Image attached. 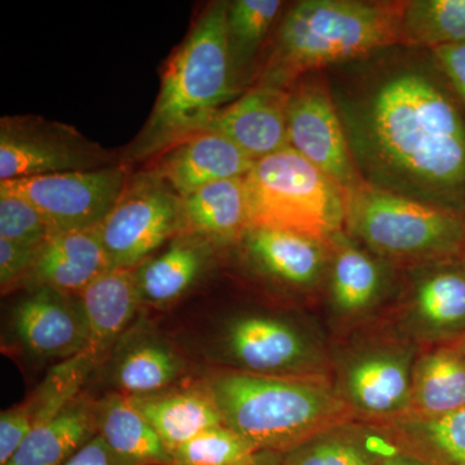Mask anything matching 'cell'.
I'll list each match as a JSON object with an SVG mask.
<instances>
[{"label": "cell", "mask_w": 465, "mask_h": 465, "mask_svg": "<svg viewBox=\"0 0 465 465\" xmlns=\"http://www.w3.org/2000/svg\"><path fill=\"white\" fill-rule=\"evenodd\" d=\"M324 73L363 183L465 213V110L432 52L391 45Z\"/></svg>", "instance_id": "cell-1"}, {"label": "cell", "mask_w": 465, "mask_h": 465, "mask_svg": "<svg viewBox=\"0 0 465 465\" xmlns=\"http://www.w3.org/2000/svg\"><path fill=\"white\" fill-rule=\"evenodd\" d=\"M403 2L302 0L287 9L256 84L289 91L302 76L400 45Z\"/></svg>", "instance_id": "cell-2"}, {"label": "cell", "mask_w": 465, "mask_h": 465, "mask_svg": "<svg viewBox=\"0 0 465 465\" xmlns=\"http://www.w3.org/2000/svg\"><path fill=\"white\" fill-rule=\"evenodd\" d=\"M228 5H208L171 56L154 109L128 150V158L154 157L202 133L220 110L240 96L226 35Z\"/></svg>", "instance_id": "cell-3"}, {"label": "cell", "mask_w": 465, "mask_h": 465, "mask_svg": "<svg viewBox=\"0 0 465 465\" xmlns=\"http://www.w3.org/2000/svg\"><path fill=\"white\" fill-rule=\"evenodd\" d=\"M223 423L259 451L283 454L356 415L331 381L274 378L219 369L203 379Z\"/></svg>", "instance_id": "cell-4"}, {"label": "cell", "mask_w": 465, "mask_h": 465, "mask_svg": "<svg viewBox=\"0 0 465 465\" xmlns=\"http://www.w3.org/2000/svg\"><path fill=\"white\" fill-rule=\"evenodd\" d=\"M344 231L400 272L460 258L465 213L360 183L342 191Z\"/></svg>", "instance_id": "cell-5"}, {"label": "cell", "mask_w": 465, "mask_h": 465, "mask_svg": "<svg viewBox=\"0 0 465 465\" xmlns=\"http://www.w3.org/2000/svg\"><path fill=\"white\" fill-rule=\"evenodd\" d=\"M244 180L251 228L299 232L322 242L344 231L342 189L290 146L256 161Z\"/></svg>", "instance_id": "cell-6"}, {"label": "cell", "mask_w": 465, "mask_h": 465, "mask_svg": "<svg viewBox=\"0 0 465 465\" xmlns=\"http://www.w3.org/2000/svg\"><path fill=\"white\" fill-rule=\"evenodd\" d=\"M344 339V345L331 349L332 384L342 402L367 423L406 415L421 348L381 323Z\"/></svg>", "instance_id": "cell-7"}, {"label": "cell", "mask_w": 465, "mask_h": 465, "mask_svg": "<svg viewBox=\"0 0 465 465\" xmlns=\"http://www.w3.org/2000/svg\"><path fill=\"white\" fill-rule=\"evenodd\" d=\"M213 356L226 370L332 381V351L316 331L278 314L244 312L217 330Z\"/></svg>", "instance_id": "cell-8"}, {"label": "cell", "mask_w": 465, "mask_h": 465, "mask_svg": "<svg viewBox=\"0 0 465 465\" xmlns=\"http://www.w3.org/2000/svg\"><path fill=\"white\" fill-rule=\"evenodd\" d=\"M329 249L322 293L327 322L336 335L348 338L384 321L399 295L402 272L345 231L330 238Z\"/></svg>", "instance_id": "cell-9"}, {"label": "cell", "mask_w": 465, "mask_h": 465, "mask_svg": "<svg viewBox=\"0 0 465 465\" xmlns=\"http://www.w3.org/2000/svg\"><path fill=\"white\" fill-rule=\"evenodd\" d=\"M96 231L112 268L136 269L185 232L183 198L154 170L134 174Z\"/></svg>", "instance_id": "cell-10"}, {"label": "cell", "mask_w": 465, "mask_h": 465, "mask_svg": "<svg viewBox=\"0 0 465 465\" xmlns=\"http://www.w3.org/2000/svg\"><path fill=\"white\" fill-rule=\"evenodd\" d=\"M381 324L420 348L458 341L465 335L461 256L402 272L399 295Z\"/></svg>", "instance_id": "cell-11"}, {"label": "cell", "mask_w": 465, "mask_h": 465, "mask_svg": "<svg viewBox=\"0 0 465 465\" xmlns=\"http://www.w3.org/2000/svg\"><path fill=\"white\" fill-rule=\"evenodd\" d=\"M109 166V153L70 125L39 116L0 122V182Z\"/></svg>", "instance_id": "cell-12"}, {"label": "cell", "mask_w": 465, "mask_h": 465, "mask_svg": "<svg viewBox=\"0 0 465 465\" xmlns=\"http://www.w3.org/2000/svg\"><path fill=\"white\" fill-rule=\"evenodd\" d=\"M130 174L121 164L0 182V194L33 204L54 232L92 231L109 215Z\"/></svg>", "instance_id": "cell-13"}, {"label": "cell", "mask_w": 465, "mask_h": 465, "mask_svg": "<svg viewBox=\"0 0 465 465\" xmlns=\"http://www.w3.org/2000/svg\"><path fill=\"white\" fill-rule=\"evenodd\" d=\"M290 148L345 189L362 183L351 158L324 70L302 76L289 90Z\"/></svg>", "instance_id": "cell-14"}, {"label": "cell", "mask_w": 465, "mask_h": 465, "mask_svg": "<svg viewBox=\"0 0 465 465\" xmlns=\"http://www.w3.org/2000/svg\"><path fill=\"white\" fill-rule=\"evenodd\" d=\"M251 272L292 298L322 296L329 271V242L278 229L250 228L241 242Z\"/></svg>", "instance_id": "cell-15"}, {"label": "cell", "mask_w": 465, "mask_h": 465, "mask_svg": "<svg viewBox=\"0 0 465 465\" xmlns=\"http://www.w3.org/2000/svg\"><path fill=\"white\" fill-rule=\"evenodd\" d=\"M18 342L33 356L65 361L84 351L88 327L79 296L30 290L12 313Z\"/></svg>", "instance_id": "cell-16"}, {"label": "cell", "mask_w": 465, "mask_h": 465, "mask_svg": "<svg viewBox=\"0 0 465 465\" xmlns=\"http://www.w3.org/2000/svg\"><path fill=\"white\" fill-rule=\"evenodd\" d=\"M106 365L115 391L131 397L168 390L186 367L173 342L145 318H137L116 342Z\"/></svg>", "instance_id": "cell-17"}, {"label": "cell", "mask_w": 465, "mask_h": 465, "mask_svg": "<svg viewBox=\"0 0 465 465\" xmlns=\"http://www.w3.org/2000/svg\"><path fill=\"white\" fill-rule=\"evenodd\" d=\"M289 91L255 84L217 113L206 130L224 134L252 161L289 148Z\"/></svg>", "instance_id": "cell-18"}, {"label": "cell", "mask_w": 465, "mask_h": 465, "mask_svg": "<svg viewBox=\"0 0 465 465\" xmlns=\"http://www.w3.org/2000/svg\"><path fill=\"white\" fill-rule=\"evenodd\" d=\"M253 163L224 134L204 130L159 154L154 171L186 198L208 183L246 176Z\"/></svg>", "instance_id": "cell-19"}, {"label": "cell", "mask_w": 465, "mask_h": 465, "mask_svg": "<svg viewBox=\"0 0 465 465\" xmlns=\"http://www.w3.org/2000/svg\"><path fill=\"white\" fill-rule=\"evenodd\" d=\"M97 369L88 354L81 351L54 366L29 399L2 411L0 465L11 460L34 428L48 423L78 399L82 387Z\"/></svg>", "instance_id": "cell-20"}, {"label": "cell", "mask_w": 465, "mask_h": 465, "mask_svg": "<svg viewBox=\"0 0 465 465\" xmlns=\"http://www.w3.org/2000/svg\"><path fill=\"white\" fill-rule=\"evenodd\" d=\"M109 269L113 268L96 229L54 232L36 250L32 269L21 287L78 296Z\"/></svg>", "instance_id": "cell-21"}, {"label": "cell", "mask_w": 465, "mask_h": 465, "mask_svg": "<svg viewBox=\"0 0 465 465\" xmlns=\"http://www.w3.org/2000/svg\"><path fill=\"white\" fill-rule=\"evenodd\" d=\"M88 327L84 353L106 365L116 342L136 322L140 302L134 269H109L79 293Z\"/></svg>", "instance_id": "cell-22"}, {"label": "cell", "mask_w": 465, "mask_h": 465, "mask_svg": "<svg viewBox=\"0 0 465 465\" xmlns=\"http://www.w3.org/2000/svg\"><path fill=\"white\" fill-rule=\"evenodd\" d=\"M219 247L200 235L183 232L134 269L142 305L173 304L201 282L213 264Z\"/></svg>", "instance_id": "cell-23"}, {"label": "cell", "mask_w": 465, "mask_h": 465, "mask_svg": "<svg viewBox=\"0 0 465 465\" xmlns=\"http://www.w3.org/2000/svg\"><path fill=\"white\" fill-rule=\"evenodd\" d=\"M130 399L170 454L204 430L224 424L203 381Z\"/></svg>", "instance_id": "cell-24"}, {"label": "cell", "mask_w": 465, "mask_h": 465, "mask_svg": "<svg viewBox=\"0 0 465 465\" xmlns=\"http://www.w3.org/2000/svg\"><path fill=\"white\" fill-rule=\"evenodd\" d=\"M185 232L215 246L240 243L251 228L249 194L244 177L208 183L183 198Z\"/></svg>", "instance_id": "cell-25"}, {"label": "cell", "mask_w": 465, "mask_h": 465, "mask_svg": "<svg viewBox=\"0 0 465 465\" xmlns=\"http://www.w3.org/2000/svg\"><path fill=\"white\" fill-rule=\"evenodd\" d=\"M397 446L376 424L333 425L283 452V465H379Z\"/></svg>", "instance_id": "cell-26"}, {"label": "cell", "mask_w": 465, "mask_h": 465, "mask_svg": "<svg viewBox=\"0 0 465 465\" xmlns=\"http://www.w3.org/2000/svg\"><path fill=\"white\" fill-rule=\"evenodd\" d=\"M465 409V358L454 344L421 348L406 415L439 418Z\"/></svg>", "instance_id": "cell-27"}, {"label": "cell", "mask_w": 465, "mask_h": 465, "mask_svg": "<svg viewBox=\"0 0 465 465\" xmlns=\"http://www.w3.org/2000/svg\"><path fill=\"white\" fill-rule=\"evenodd\" d=\"M96 430L118 465H171V454L130 396L112 391L96 401Z\"/></svg>", "instance_id": "cell-28"}, {"label": "cell", "mask_w": 465, "mask_h": 465, "mask_svg": "<svg viewBox=\"0 0 465 465\" xmlns=\"http://www.w3.org/2000/svg\"><path fill=\"white\" fill-rule=\"evenodd\" d=\"M96 433V401L79 396L56 418L34 428L5 465H63Z\"/></svg>", "instance_id": "cell-29"}, {"label": "cell", "mask_w": 465, "mask_h": 465, "mask_svg": "<svg viewBox=\"0 0 465 465\" xmlns=\"http://www.w3.org/2000/svg\"><path fill=\"white\" fill-rule=\"evenodd\" d=\"M376 425L397 448L430 465H465V409L439 418L403 415Z\"/></svg>", "instance_id": "cell-30"}, {"label": "cell", "mask_w": 465, "mask_h": 465, "mask_svg": "<svg viewBox=\"0 0 465 465\" xmlns=\"http://www.w3.org/2000/svg\"><path fill=\"white\" fill-rule=\"evenodd\" d=\"M283 5L280 0L229 2L226 35L235 84L241 92L247 81H251L255 58L280 16Z\"/></svg>", "instance_id": "cell-31"}, {"label": "cell", "mask_w": 465, "mask_h": 465, "mask_svg": "<svg viewBox=\"0 0 465 465\" xmlns=\"http://www.w3.org/2000/svg\"><path fill=\"white\" fill-rule=\"evenodd\" d=\"M465 42V0L403 2L400 45L432 51Z\"/></svg>", "instance_id": "cell-32"}, {"label": "cell", "mask_w": 465, "mask_h": 465, "mask_svg": "<svg viewBox=\"0 0 465 465\" xmlns=\"http://www.w3.org/2000/svg\"><path fill=\"white\" fill-rule=\"evenodd\" d=\"M258 451L249 440L222 424L171 452V465H249Z\"/></svg>", "instance_id": "cell-33"}, {"label": "cell", "mask_w": 465, "mask_h": 465, "mask_svg": "<svg viewBox=\"0 0 465 465\" xmlns=\"http://www.w3.org/2000/svg\"><path fill=\"white\" fill-rule=\"evenodd\" d=\"M54 232L45 217L17 195L0 194V240L39 247Z\"/></svg>", "instance_id": "cell-34"}, {"label": "cell", "mask_w": 465, "mask_h": 465, "mask_svg": "<svg viewBox=\"0 0 465 465\" xmlns=\"http://www.w3.org/2000/svg\"><path fill=\"white\" fill-rule=\"evenodd\" d=\"M38 247L21 246L5 240H0V286L2 292L16 290L32 269Z\"/></svg>", "instance_id": "cell-35"}, {"label": "cell", "mask_w": 465, "mask_h": 465, "mask_svg": "<svg viewBox=\"0 0 465 465\" xmlns=\"http://www.w3.org/2000/svg\"><path fill=\"white\" fill-rule=\"evenodd\" d=\"M465 110V42L430 51Z\"/></svg>", "instance_id": "cell-36"}, {"label": "cell", "mask_w": 465, "mask_h": 465, "mask_svg": "<svg viewBox=\"0 0 465 465\" xmlns=\"http://www.w3.org/2000/svg\"><path fill=\"white\" fill-rule=\"evenodd\" d=\"M63 465H118V463L103 437L94 434Z\"/></svg>", "instance_id": "cell-37"}, {"label": "cell", "mask_w": 465, "mask_h": 465, "mask_svg": "<svg viewBox=\"0 0 465 465\" xmlns=\"http://www.w3.org/2000/svg\"><path fill=\"white\" fill-rule=\"evenodd\" d=\"M379 465H430L427 461L421 460L420 458L415 457V455L410 454V452L403 451L397 448L396 451L391 452L388 455L384 460Z\"/></svg>", "instance_id": "cell-38"}, {"label": "cell", "mask_w": 465, "mask_h": 465, "mask_svg": "<svg viewBox=\"0 0 465 465\" xmlns=\"http://www.w3.org/2000/svg\"><path fill=\"white\" fill-rule=\"evenodd\" d=\"M249 465H283L282 454L275 451H258Z\"/></svg>", "instance_id": "cell-39"}, {"label": "cell", "mask_w": 465, "mask_h": 465, "mask_svg": "<svg viewBox=\"0 0 465 465\" xmlns=\"http://www.w3.org/2000/svg\"><path fill=\"white\" fill-rule=\"evenodd\" d=\"M455 347H457L458 351H460L461 354H463L465 358V335L461 336L460 339H459L458 341L454 342Z\"/></svg>", "instance_id": "cell-40"}, {"label": "cell", "mask_w": 465, "mask_h": 465, "mask_svg": "<svg viewBox=\"0 0 465 465\" xmlns=\"http://www.w3.org/2000/svg\"><path fill=\"white\" fill-rule=\"evenodd\" d=\"M461 260H463V262L465 264V250H464L463 255H461Z\"/></svg>", "instance_id": "cell-41"}]
</instances>
